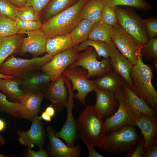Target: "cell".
<instances>
[{
  "label": "cell",
  "instance_id": "1",
  "mask_svg": "<svg viewBox=\"0 0 157 157\" xmlns=\"http://www.w3.org/2000/svg\"><path fill=\"white\" fill-rule=\"evenodd\" d=\"M102 118L94 106L90 105L86 106L76 120L81 140L94 148L102 144L106 136Z\"/></svg>",
  "mask_w": 157,
  "mask_h": 157
},
{
  "label": "cell",
  "instance_id": "2",
  "mask_svg": "<svg viewBox=\"0 0 157 157\" xmlns=\"http://www.w3.org/2000/svg\"><path fill=\"white\" fill-rule=\"evenodd\" d=\"M87 0H78L43 23L41 29L47 39L57 35L70 34L81 21V11Z\"/></svg>",
  "mask_w": 157,
  "mask_h": 157
},
{
  "label": "cell",
  "instance_id": "3",
  "mask_svg": "<svg viewBox=\"0 0 157 157\" xmlns=\"http://www.w3.org/2000/svg\"><path fill=\"white\" fill-rule=\"evenodd\" d=\"M135 127L126 125L106 135L103 143L98 147L101 150L113 154L125 153V157H128L137 146L141 135Z\"/></svg>",
  "mask_w": 157,
  "mask_h": 157
},
{
  "label": "cell",
  "instance_id": "4",
  "mask_svg": "<svg viewBox=\"0 0 157 157\" xmlns=\"http://www.w3.org/2000/svg\"><path fill=\"white\" fill-rule=\"evenodd\" d=\"M153 76L151 68L143 62L141 54L139 55L138 63L133 65L131 74L134 92L157 113V92L152 82Z\"/></svg>",
  "mask_w": 157,
  "mask_h": 157
},
{
  "label": "cell",
  "instance_id": "5",
  "mask_svg": "<svg viewBox=\"0 0 157 157\" xmlns=\"http://www.w3.org/2000/svg\"><path fill=\"white\" fill-rule=\"evenodd\" d=\"M53 56L47 53L41 57L25 59L17 58L12 54L2 64L0 73L22 79L28 74L40 69Z\"/></svg>",
  "mask_w": 157,
  "mask_h": 157
},
{
  "label": "cell",
  "instance_id": "6",
  "mask_svg": "<svg viewBox=\"0 0 157 157\" xmlns=\"http://www.w3.org/2000/svg\"><path fill=\"white\" fill-rule=\"evenodd\" d=\"M83 52L79 54L77 59L67 68L82 67L87 72L86 78L98 77L111 70L110 58H104L101 61L97 59V54L92 47H88Z\"/></svg>",
  "mask_w": 157,
  "mask_h": 157
},
{
  "label": "cell",
  "instance_id": "7",
  "mask_svg": "<svg viewBox=\"0 0 157 157\" xmlns=\"http://www.w3.org/2000/svg\"><path fill=\"white\" fill-rule=\"evenodd\" d=\"M118 23L129 35L137 41L144 44L149 40L142 19L135 13L115 7Z\"/></svg>",
  "mask_w": 157,
  "mask_h": 157
},
{
  "label": "cell",
  "instance_id": "8",
  "mask_svg": "<svg viewBox=\"0 0 157 157\" xmlns=\"http://www.w3.org/2000/svg\"><path fill=\"white\" fill-rule=\"evenodd\" d=\"M111 37L119 52L134 65H136L143 44L128 33L118 23L113 26Z\"/></svg>",
  "mask_w": 157,
  "mask_h": 157
},
{
  "label": "cell",
  "instance_id": "9",
  "mask_svg": "<svg viewBox=\"0 0 157 157\" xmlns=\"http://www.w3.org/2000/svg\"><path fill=\"white\" fill-rule=\"evenodd\" d=\"M87 74L85 69L79 67L67 68L62 73L63 75L68 79L72 83V91H77L76 94L73 93L74 98L85 106L86 96L90 92L94 91L96 88L93 80H89L86 78Z\"/></svg>",
  "mask_w": 157,
  "mask_h": 157
},
{
  "label": "cell",
  "instance_id": "10",
  "mask_svg": "<svg viewBox=\"0 0 157 157\" xmlns=\"http://www.w3.org/2000/svg\"><path fill=\"white\" fill-rule=\"evenodd\" d=\"M79 54L74 48H72L54 56L40 69L50 76L51 81H55L65 69L77 59Z\"/></svg>",
  "mask_w": 157,
  "mask_h": 157
},
{
  "label": "cell",
  "instance_id": "11",
  "mask_svg": "<svg viewBox=\"0 0 157 157\" xmlns=\"http://www.w3.org/2000/svg\"><path fill=\"white\" fill-rule=\"evenodd\" d=\"M64 79L69 93L67 103L66 107L67 117L66 122L60 130L58 132L55 131V135L57 137L64 140L68 146L73 147L74 146L77 133L76 120L74 119L72 112L74 102L73 92L72 90V84L69 80L64 76Z\"/></svg>",
  "mask_w": 157,
  "mask_h": 157
},
{
  "label": "cell",
  "instance_id": "12",
  "mask_svg": "<svg viewBox=\"0 0 157 157\" xmlns=\"http://www.w3.org/2000/svg\"><path fill=\"white\" fill-rule=\"evenodd\" d=\"M119 105L115 113L108 117L104 123L106 135L120 127L132 124L137 117L134 116L126 106L123 100L121 87L115 93Z\"/></svg>",
  "mask_w": 157,
  "mask_h": 157
},
{
  "label": "cell",
  "instance_id": "13",
  "mask_svg": "<svg viewBox=\"0 0 157 157\" xmlns=\"http://www.w3.org/2000/svg\"><path fill=\"white\" fill-rule=\"evenodd\" d=\"M41 119L37 115L33 118L31 125L28 131H17L18 141L22 145L32 148L35 145L39 149L43 148L47 135Z\"/></svg>",
  "mask_w": 157,
  "mask_h": 157
},
{
  "label": "cell",
  "instance_id": "14",
  "mask_svg": "<svg viewBox=\"0 0 157 157\" xmlns=\"http://www.w3.org/2000/svg\"><path fill=\"white\" fill-rule=\"evenodd\" d=\"M18 33L27 35V37L23 38L19 52L21 55L28 53L32 54L33 57H36L46 52L47 39L41 29L30 31L19 30Z\"/></svg>",
  "mask_w": 157,
  "mask_h": 157
},
{
  "label": "cell",
  "instance_id": "15",
  "mask_svg": "<svg viewBox=\"0 0 157 157\" xmlns=\"http://www.w3.org/2000/svg\"><path fill=\"white\" fill-rule=\"evenodd\" d=\"M51 82L46 88L44 98L46 100L51 101L55 110L60 113L67 105L68 90L63 74L56 81Z\"/></svg>",
  "mask_w": 157,
  "mask_h": 157
},
{
  "label": "cell",
  "instance_id": "16",
  "mask_svg": "<svg viewBox=\"0 0 157 157\" xmlns=\"http://www.w3.org/2000/svg\"><path fill=\"white\" fill-rule=\"evenodd\" d=\"M47 135L49 139L47 149L49 156L53 157H78L81 147L76 145L71 147L65 144L55 135V131L51 126L47 128Z\"/></svg>",
  "mask_w": 157,
  "mask_h": 157
},
{
  "label": "cell",
  "instance_id": "17",
  "mask_svg": "<svg viewBox=\"0 0 157 157\" xmlns=\"http://www.w3.org/2000/svg\"><path fill=\"white\" fill-rule=\"evenodd\" d=\"M121 89L124 102L132 114L136 117L141 113L151 116H157V113L151 109L139 97L124 81Z\"/></svg>",
  "mask_w": 157,
  "mask_h": 157
},
{
  "label": "cell",
  "instance_id": "18",
  "mask_svg": "<svg viewBox=\"0 0 157 157\" xmlns=\"http://www.w3.org/2000/svg\"><path fill=\"white\" fill-rule=\"evenodd\" d=\"M132 125L140 130L144 142L145 151L150 146L157 144V117L141 113Z\"/></svg>",
  "mask_w": 157,
  "mask_h": 157
},
{
  "label": "cell",
  "instance_id": "19",
  "mask_svg": "<svg viewBox=\"0 0 157 157\" xmlns=\"http://www.w3.org/2000/svg\"><path fill=\"white\" fill-rule=\"evenodd\" d=\"M36 71L30 73L21 79L20 85L22 90L26 93H45L51 81L50 76L42 72Z\"/></svg>",
  "mask_w": 157,
  "mask_h": 157
},
{
  "label": "cell",
  "instance_id": "20",
  "mask_svg": "<svg viewBox=\"0 0 157 157\" xmlns=\"http://www.w3.org/2000/svg\"><path fill=\"white\" fill-rule=\"evenodd\" d=\"M97 96L94 105L102 117H109L116 111L119 105L114 93L96 88L94 91Z\"/></svg>",
  "mask_w": 157,
  "mask_h": 157
},
{
  "label": "cell",
  "instance_id": "21",
  "mask_svg": "<svg viewBox=\"0 0 157 157\" xmlns=\"http://www.w3.org/2000/svg\"><path fill=\"white\" fill-rule=\"evenodd\" d=\"M110 58L113 70L122 77L134 92V87L131 77L133 64L123 55L116 48Z\"/></svg>",
  "mask_w": 157,
  "mask_h": 157
},
{
  "label": "cell",
  "instance_id": "22",
  "mask_svg": "<svg viewBox=\"0 0 157 157\" xmlns=\"http://www.w3.org/2000/svg\"><path fill=\"white\" fill-rule=\"evenodd\" d=\"M44 93H26L20 102L21 108L19 118L32 120L40 111L42 102L44 98Z\"/></svg>",
  "mask_w": 157,
  "mask_h": 157
},
{
  "label": "cell",
  "instance_id": "23",
  "mask_svg": "<svg viewBox=\"0 0 157 157\" xmlns=\"http://www.w3.org/2000/svg\"><path fill=\"white\" fill-rule=\"evenodd\" d=\"M22 34H16L0 38V67L9 56L19 53L23 37Z\"/></svg>",
  "mask_w": 157,
  "mask_h": 157
},
{
  "label": "cell",
  "instance_id": "24",
  "mask_svg": "<svg viewBox=\"0 0 157 157\" xmlns=\"http://www.w3.org/2000/svg\"><path fill=\"white\" fill-rule=\"evenodd\" d=\"M21 79L16 78H0V90L6 95L9 100L20 103L26 93L19 88Z\"/></svg>",
  "mask_w": 157,
  "mask_h": 157
},
{
  "label": "cell",
  "instance_id": "25",
  "mask_svg": "<svg viewBox=\"0 0 157 157\" xmlns=\"http://www.w3.org/2000/svg\"><path fill=\"white\" fill-rule=\"evenodd\" d=\"M124 81L121 76L111 70L93 81L97 88L115 93L121 88Z\"/></svg>",
  "mask_w": 157,
  "mask_h": 157
},
{
  "label": "cell",
  "instance_id": "26",
  "mask_svg": "<svg viewBox=\"0 0 157 157\" xmlns=\"http://www.w3.org/2000/svg\"><path fill=\"white\" fill-rule=\"evenodd\" d=\"M72 48V41L70 35H62L47 39L45 49L47 53L54 56Z\"/></svg>",
  "mask_w": 157,
  "mask_h": 157
},
{
  "label": "cell",
  "instance_id": "27",
  "mask_svg": "<svg viewBox=\"0 0 157 157\" xmlns=\"http://www.w3.org/2000/svg\"><path fill=\"white\" fill-rule=\"evenodd\" d=\"M89 46L92 47L94 49L99 57L102 56L105 58H110L116 48L113 42L108 43L88 39L74 48L79 52L85 50Z\"/></svg>",
  "mask_w": 157,
  "mask_h": 157
},
{
  "label": "cell",
  "instance_id": "28",
  "mask_svg": "<svg viewBox=\"0 0 157 157\" xmlns=\"http://www.w3.org/2000/svg\"><path fill=\"white\" fill-rule=\"evenodd\" d=\"M104 5L101 0H88L81 10V19H86L93 24L100 21Z\"/></svg>",
  "mask_w": 157,
  "mask_h": 157
},
{
  "label": "cell",
  "instance_id": "29",
  "mask_svg": "<svg viewBox=\"0 0 157 157\" xmlns=\"http://www.w3.org/2000/svg\"><path fill=\"white\" fill-rule=\"evenodd\" d=\"M78 0H51L41 12L40 20L42 24Z\"/></svg>",
  "mask_w": 157,
  "mask_h": 157
},
{
  "label": "cell",
  "instance_id": "30",
  "mask_svg": "<svg viewBox=\"0 0 157 157\" xmlns=\"http://www.w3.org/2000/svg\"><path fill=\"white\" fill-rule=\"evenodd\" d=\"M112 29L113 26L100 20L93 24L88 39L111 43L113 42L111 37Z\"/></svg>",
  "mask_w": 157,
  "mask_h": 157
},
{
  "label": "cell",
  "instance_id": "31",
  "mask_svg": "<svg viewBox=\"0 0 157 157\" xmlns=\"http://www.w3.org/2000/svg\"><path fill=\"white\" fill-rule=\"evenodd\" d=\"M93 24L87 19L81 20L69 34L72 41L73 48L76 47L88 39Z\"/></svg>",
  "mask_w": 157,
  "mask_h": 157
},
{
  "label": "cell",
  "instance_id": "32",
  "mask_svg": "<svg viewBox=\"0 0 157 157\" xmlns=\"http://www.w3.org/2000/svg\"><path fill=\"white\" fill-rule=\"evenodd\" d=\"M19 30L15 20L0 13V38L16 34Z\"/></svg>",
  "mask_w": 157,
  "mask_h": 157
},
{
  "label": "cell",
  "instance_id": "33",
  "mask_svg": "<svg viewBox=\"0 0 157 157\" xmlns=\"http://www.w3.org/2000/svg\"><path fill=\"white\" fill-rule=\"evenodd\" d=\"M21 108V102H11L4 94L0 92V112H5L14 117L19 118Z\"/></svg>",
  "mask_w": 157,
  "mask_h": 157
},
{
  "label": "cell",
  "instance_id": "34",
  "mask_svg": "<svg viewBox=\"0 0 157 157\" xmlns=\"http://www.w3.org/2000/svg\"><path fill=\"white\" fill-rule=\"evenodd\" d=\"M104 4H108L113 6L123 5L129 6L138 9L146 10L151 7L143 0H101Z\"/></svg>",
  "mask_w": 157,
  "mask_h": 157
},
{
  "label": "cell",
  "instance_id": "35",
  "mask_svg": "<svg viewBox=\"0 0 157 157\" xmlns=\"http://www.w3.org/2000/svg\"><path fill=\"white\" fill-rule=\"evenodd\" d=\"M100 20L106 24L113 26L118 23L115 7L104 4L101 13Z\"/></svg>",
  "mask_w": 157,
  "mask_h": 157
},
{
  "label": "cell",
  "instance_id": "36",
  "mask_svg": "<svg viewBox=\"0 0 157 157\" xmlns=\"http://www.w3.org/2000/svg\"><path fill=\"white\" fill-rule=\"evenodd\" d=\"M15 20L19 30L25 31L41 29L42 24L40 20H23L17 17Z\"/></svg>",
  "mask_w": 157,
  "mask_h": 157
},
{
  "label": "cell",
  "instance_id": "37",
  "mask_svg": "<svg viewBox=\"0 0 157 157\" xmlns=\"http://www.w3.org/2000/svg\"><path fill=\"white\" fill-rule=\"evenodd\" d=\"M143 52L148 58L157 61V38L149 39L143 45L141 53Z\"/></svg>",
  "mask_w": 157,
  "mask_h": 157
},
{
  "label": "cell",
  "instance_id": "38",
  "mask_svg": "<svg viewBox=\"0 0 157 157\" xmlns=\"http://www.w3.org/2000/svg\"><path fill=\"white\" fill-rule=\"evenodd\" d=\"M16 17L23 20H40L33 8L29 6H25L19 8Z\"/></svg>",
  "mask_w": 157,
  "mask_h": 157
},
{
  "label": "cell",
  "instance_id": "39",
  "mask_svg": "<svg viewBox=\"0 0 157 157\" xmlns=\"http://www.w3.org/2000/svg\"><path fill=\"white\" fill-rule=\"evenodd\" d=\"M19 8L7 0H0V13L13 20H15Z\"/></svg>",
  "mask_w": 157,
  "mask_h": 157
},
{
  "label": "cell",
  "instance_id": "40",
  "mask_svg": "<svg viewBox=\"0 0 157 157\" xmlns=\"http://www.w3.org/2000/svg\"><path fill=\"white\" fill-rule=\"evenodd\" d=\"M149 39L156 37L157 35V19L151 18L143 19Z\"/></svg>",
  "mask_w": 157,
  "mask_h": 157
},
{
  "label": "cell",
  "instance_id": "41",
  "mask_svg": "<svg viewBox=\"0 0 157 157\" xmlns=\"http://www.w3.org/2000/svg\"><path fill=\"white\" fill-rule=\"evenodd\" d=\"M51 0H27L25 6H29L33 7L36 15L40 18V15L41 12Z\"/></svg>",
  "mask_w": 157,
  "mask_h": 157
},
{
  "label": "cell",
  "instance_id": "42",
  "mask_svg": "<svg viewBox=\"0 0 157 157\" xmlns=\"http://www.w3.org/2000/svg\"><path fill=\"white\" fill-rule=\"evenodd\" d=\"M28 149L23 155L24 157H49L47 151L43 148H40L35 151L33 150L31 147H27Z\"/></svg>",
  "mask_w": 157,
  "mask_h": 157
},
{
  "label": "cell",
  "instance_id": "43",
  "mask_svg": "<svg viewBox=\"0 0 157 157\" xmlns=\"http://www.w3.org/2000/svg\"><path fill=\"white\" fill-rule=\"evenodd\" d=\"M144 139L141 135L140 141L137 146L128 157H144Z\"/></svg>",
  "mask_w": 157,
  "mask_h": 157
},
{
  "label": "cell",
  "instance_id": "44",
  "mask_svg": "<svg viewBox=\"0 0 157 157\" xmlns=\"http://www.w3.org/2000/svg\"><path fill=\"white\" fill-rule=\"evenodd\" d=\"M144 157H157V144L150 146L145 151Z\"/></svg>",
  "mask_w": 157,
  "mask_h": 157
},
{
  "label": "cell",
  "instance_id": "45",
  "mask_svg": "<svg viewBox=\"0 0 157 157\" xmlns=\"http://www.w3.org/2000/svg\"><path fill=\"white\" fill-rule=\"evenodd\" d=\"M88 148V157H104L97 152L94 149V147L88 144L85 141L82 140Z\"/></svg>",
  "mask_w": 157,
  "mask_h": 157
},
{
  "label": "cell",
  "instance_id": "46",
  "mask_svg": "<svg viewBox=\"0 0 157 157\" xmlns=\"http://www.w3.org/2000/svg\"><path fill=\"white\" fill-rule=\"evenodd\" d=\"M16 7L20 8L25 6L27 0H7Z\"/></svg>",
  "mask_w": 157,
  "mask_h": 157
},
{
  "label": "cell",
  "instance_id": "47",
  "mask_svg": "<svg viewBox=\"0 0 157 157\" xmlns=\"http://www.w3.org/2000/svg\"><path fill=\"white\" fill-rule=\"evenodd\" d=\"M45 111L51 117H53L55 115V110L51 105L48 106Z\"/></svg>",
  "mask_w": 157,
  "mask_h": 157
},
{
  "label": "cell",
  "instance_id": "48",
  "mask_svg": "<svg viewBox=\"0 0 157 157\" xmlns=\"http://www.w3.org/2000/svg\"><path fill=\"white\" fill-rule=\"evenodd\" d=\"M41 119H43L46 122H51V117L45 111L42 112L41 115L40 116Z\"/></svg>",
  "mask_w": 157,
  "mask_h": 157
},
{
  "label": "cell",
  "instance_id": "49",
  "mask_svg": "<svg viewBox=\"0 0 157 157\" xmlns=\"http://www.w3.org/2000/svg\"><path fill=\"white\" fill-rule=\"evenodd\" d=\"M6 123L3 119L0 118V131H3L5 128Z\"/></svg>",
  "mask_w": 157,
  "mask_h": 157
},
{
  "label": "cell",
  "instance_id": "50",
  "mask_svg": "<svg viewBox=\"0 0 157 157\" xmlns=\"http://www.w3.org/2000/svg\"><path fill=\"white\" fill-rule=\"evenodd\" d=\"M15 78L14 77L8 76L3 74H2L0 73V78H3L4 79H10Z\"/></svg>",
  "mask_w": 157,
  "mask_h": 157
},
{
  "label": "cell",
  "instance_id": "51",
  "mask_svg": "<svg viewBox=\"0 0 157 157\" xmlns=\"http://www.w3.org/2000/svg\"><path fill=\"white\" fill-rule=\"evenodd\" d=\"M6 141L4 137L0 133V145L5 144Z\"/></svg>",
  "mask_w": 157,
  "mask_h": 157
},
{
  "label": "cell",
  "instance_id": "52",
  "mask_svg": "<svg viewBox=\"0 0 157 157\" xmlns=\"http://www.w3.org/2000/svg\"><path fill=\"white\" fill-rule=\"evenodd\" d=\"M6 156L3 155L0 153V157H6Z\"/></svg>",
  "mask_w": 157,
  "mask_h": 157
}]
</instances>
